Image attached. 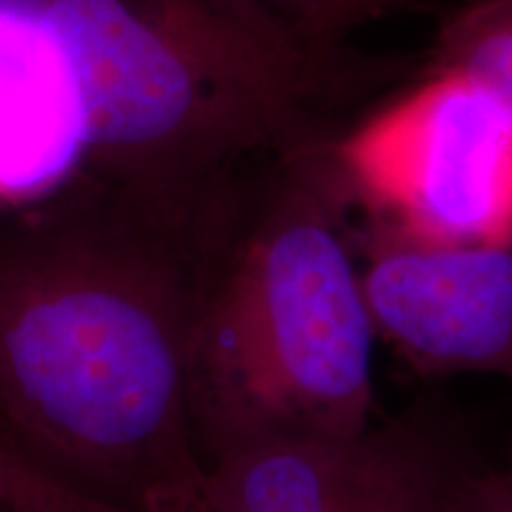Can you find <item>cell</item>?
<instances>
[{"label": "cell", "instance_id": "obj_1", "mask_svg": "<svg viewBox=\"0 0 512 512\" xmlns=\"http://www.w3.org/2000/svg\"><path fill=\"white\" fill-rule=\"evenodd\" d=\"M226 188L183 204L76 171L0 211V451L50 489L110 512L200 494L190 354Z\"/></svg>", "mask_w": 512, "mask_h": 512}, {"label": "cell", "instance_id": "obj_2", "mask_svg": "<svg viewBox=\"0 0 512 512\" xmlns=\"http://www.w3.org/2000/svg\"><path fill=\"white\" fill-rule=\"evenodd\" d=\"M48 31L81 117L76 171L204 202L358 117L380 62L323 53L252 0H10Z\"/></svg>", "mask_w": 512, "mask_h": 512}, {"label": "cell", "instance_id": "obj_3", "mask_svg": "<svg viewBox=\"0 0 512 512\" xmlns=\"http://www.w3.org/2000/svg\"><path fill=\"white\" fill-rule=\"evenodd\" d=\"M328 140L249 166L211 219L190 354L204 465L370 425L375 328Z\"/></svg>", "mask_w": 512, "mask_h": 512}, {"label": "cell", "instance_id": "obj_4", "mask_svg": "<svg viewBox=\"0 0 512 512\" xmlns=\"http://www.w3.org/2000/svg\"><path fill=\"white\" fill-rule=\"evenodd\" d=\"M325 152L354 219L448 245L512 240V112L470 76L425 69Z\"/></svg>", "mask_w": 512, "mask_h": 512}, {"label": "cell", "instance_id": "obj_5", "mask_svg": "<svg viewBox=\"0 0 512 512\" xmlns=\"http://www.w3.org/2000/svg\"><path fill=\"white\" fill-rule=\"evenodd\" d=\"M354 247L377 342L422 375L512 380V240L448 245L354 219Z\"/></svg>", "mask_w": 512, "mask_h": 512}, {"label": "cell", "instance_id": "obj_6", "mask_svg": "<svg viewBox=\"0 0 512 512\" xmlns=\"http://www.w3.org/2000/svg\"><path fill=\"white\" fill-rule=\"evenodd\" d=\"M470 472L418 422L242 448L183 512H448Z\"/></svg>", "mask_w": 512, "mask_h": 512}, {"label": "cell", "instance_id": "obj_7", "mask_svg": "<svg viewBox=\"0 0 512 512\" xmlns=\"http://www.w3.org/2000/svg\"><path fill=\"white\" fill-rule=\"evenodd\" d=\"M81 164L79 102L55 41L0 0V211L48 195Z\"/></svg>", "mask_w": 512, "mask_h": 512}, {"label": "cell", "instance_id": "obj_8", "mask_svg": "<svg viewBox=\"0 0 512 512\" xmlns=\"http://www.w3.org/2000/svg\"><path fill=\"white\" fill-rule=\"evenodd\" d=\"M427 69L470 76L512 112V0H465L441 24Z\"/></svg>", "mask_w": 512, "mask_h": 512}, {"label": "cell", "instance_id": "obj_9", "mask_svg": "<svg viewBox=\"0 0 512 512\" xmlns=\"http://www.w3.org/2000/svg\"><path fill=\"white\" fill-rule=\"evenodd\" d=\"M252 3L290 24L316 50H323V53L347 50L344 38L349 31L344 29L342 17H339L337 0H252Z\"/></svg>", "mask_w": 512, "mask_h": 512}, {"label": "cell", "instance_id": "obj_10", "mask_svg": "<svg viewBox=\"0 0 512 512\" xmlns=\"http://www.w3.org/2000/svg\"><path fill=\"white\" fill-rule=\"evenodd\" d=\"M448 512H512V465L486 475L470 472Z\"/></svg>", "mask_w": 512, "mask_h": 512}, {"label": "cell", "instance_id": "obj_11", "mask_svg": "<svg viewBox=\"0 0 512 512\" xmlns=\"http://www.w3.org/2000/svg\"><path fill=\"white\" fill-rule=\"evenodd\" d=\"M53 498H72L60 491L50 489L41 479L31 477L27 470L12 463V460L0 451V503H34V501H53Z\"/></svg>", "mask_w": 512, "mask_h": 512}, {"label": "cell", "instance_id": "obj_12", "mask_svg": "<svg viewBox=\"0 0 512 512\" xmlns=\"http://www.w3.org/2000/svg\"><path fill=\"white\" fill-rule=\"evenodd\" d=\"M337 3H339V17H342L344 29L351 31L358 22H363L366 17L375 15V12H380L382 8H387V5L399 3V0H337Z\"/></svg>", "mask_w": 512, "mask_h": 512}, {"label": "cell", "instance_id": "obj_13", "mask_svg": "<svg viewBox=\"0 0 512 512\" xmlns=\"http://www.w3.org/2000/svg\"><path fill=\"white\" fill-rule=\"evenodd\" d=\"M12 512H110L95 508L79 501V498H53V501H34V503H17Z\"/></svg>", "mask_w": 512, "mask_h": 512}, {"label": "cell", "instance_id": "obj_14", "mask_svg": "<svg viewBox=\"0 0 512 512\" xmlns=\"http://www.w3.org/2000/svg\"><path fill=\"white\" fill-rule=\"evenodd\" d=\"M17 503H0V512H12L15 510Z\"/></svg>", "mask_w": 512, "mask_h": 512}]
</instances>
